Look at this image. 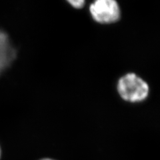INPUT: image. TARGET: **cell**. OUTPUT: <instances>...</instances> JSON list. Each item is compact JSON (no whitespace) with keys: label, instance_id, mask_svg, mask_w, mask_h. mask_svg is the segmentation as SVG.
<instances>
[{"label":"cell","instance_id":"1","mask_svg":"<svg viewBox=\"0 0 160 160\" xmlns=\"http://www.w3.org/2000/svg\"><path fill=\"white\" fill-rule=\"evenodd\" d=\"M117 89L119 96L124 101L131 103L144 101L149 93L148 83L134 73H128L120 78Z\"/></svg>","mask_w":160,"mask_h":160},{"label":"cell","instance_id":"2","mask_svg":"<svg viewBox=\"0 0 160 160\" xmlns=\"http://www.w3.org/2000/svg\"><path fill=\"white\" fill-rule=\"evenodd\" d=\"M92 18L98 23L109 24L118 22L121 16L119 4L114 0H98L89 6Z\"/></svg>","mask_w":160,"mask_h":160},{"label":"cell","instance_id":"3","mask_svg":"<svg viewBox=\"0 0 160 160\" xmlns=\"http://www.w3.org/2000/svg\"><path fill=\"white\" fill-rule=\"evenodd\" d=\"M16 56V49L12 45L8 35L0 31V74L10 66Z\"/></svg>","mask_w":160,"mask_h":160},{"label":"cell","instance_id":"4","mask_svg":"<svg viewBox=\"0 0 160 160\" xmlns=\"http://www.w3.org/2000/svg\"><path fill=\"white\" fill-rule=\"evenodd\" d=\"M68 3L74 8L80 9L83 7L86 2H85V1H83V0H76V1H68Z\"/></svg>","mask_w":160,"mask_h":160},{"label":"cell","instance_id":"5","mask_svg":"<svg viewBox=\"0 0 160 160\" xmlns=\"http://www.w3.org/2000/svg\"><path fill=\"white\" fill-rule=\"evenodd\" d=\"M38 160H58L56 159H53L52 158H40Z\"/></svg>","mask_w":160,"mask_h":160},{"label":"cell","instance_id":"6","mask_svg":"<svg viewBox=\"0 0 160 160\" xmlns=\"http://www.w3.org/2000/svg\"><path fill=\"white\" fill-rule=\"evenodd\" d=\"M2 151L1 146H0V160L2 159Z\"/></svg>","mask_w":160,"mask_h":160}]
</instances>
